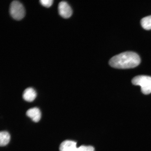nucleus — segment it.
Segmentation results:
<instances>
[{"mask_svg":"<svg viewBox=\"0 0 151 151\" xmlns=\"http://www.w3.org/2000/svg\"><path fill=\"white\" fill-rule=\"evenodd\" d=\"M140 62V58L136 53L126 52L113 57L109 60V64L115 68L127 69L137 67Z\"/></svg>","mask_w":151,"mask_h":151,"instance_id":"obj_1","label":"nucleus"},{"mask_svg":"<svg viewBox=\"0 0 151 151\" xmlns=\"http://www.w3.org/2000/svg\"><path fill=\"white\" fill-rule=\"evenodd\" d=\"M132 84L135 86H140L141 91L144 94L151 93V77L146 75H139L132 79Z\"/></svg>","mask_w":151,"mask_h":151,"instance_id":"obj_2","label":"nucleus"},{"mask_svg":"<svg viewBox=\"0 0 151 151\" xmlns=\"http://www.w3.org/2000/svg\"><path fill=\"white\" fill-rule=\"evenodd\" d=\"M9 12L11 17L17 20H22L25 16V10L19 1H13L9 6Z\"/></svg>","mask_w":151,"mask_h":151,"instance_id":"obj_3","label":"nucleus"},{"mask_svg":"<svg viewBox=\"0 0 151 151\" xmlns=\"http://www.w3.org/2000/svg\"><path fill=\"white\" fill-rule=\"evenodd\" d=\"M58 10L60 16L64 18H68L72 14L71 7L65 1L60 2L58 6Z\"/></svg>","mask_w":151,"mask_h":151,"instance_id":"obj_4","label":"nucleus"},{"mask_svg":"<svg viewBox=\"0 0 151 151\" xmlns=\"http://www.w3.org/2000/svg\"><path fill=\"white\" fill-rule=\"evenodd\" d=\"M77 142L71 140H65L62 142L59 147L60 151H76Z\"/></svg>","mask_w":151,"mask_h":151,"instance_id":"obj_5","label":"nucleus"},{"mask_svg":"<svg viewBox=\"0 0 151 151\" xmlns=\"http://www.w3.org/2000/svg\"><path fill=\"white\" fill-rule=\"evenodd\" d=\"M26 115L29 117L33 121L38 122L41 118V112L40 110L37 107L30 109L27 111Z\"/></svg>","mask_w":151,"mask_h":151,"instance_id":"obj_6","label":"nucleus"},{"mask_svg":"<svg viewBox=\"0 0 151 151\" xmlns=\"http://www.w3.org/2000/svg\"><path fill=\"white\" fill-rule=\"evenodd\" d=\"M37 97V93L33 88H29L24 90L22 97L25 101L29 102L33 101Z\"/></svg>","mask_w":151,"mask_h":151,"instance_id":"obj_7","label":"nucleus"},{"mask_svg":"<svg viewBox=\"0 0 151 151\" xmlns=\"http://www.w3.org/2000/svg\"><path fill=\"white\" fill-rule=\"evenodd\" d=\"M10 135L8 132L1 131L0 133V145L1 147L6 146L10 140Z\"/></svg>","mask_w":151,"mask_h":151,"instance_id":"obj_8","label":"nucleus"},{"mask_svg":"<svg viewBox=\"0 0 151 151\" xmlns=\"http://www.w3.org/2000/svg\"><path fill=\"white\" fill-rule=\"evenodd\" d=\"M142 27L146 30L151 29V15L143 18L141 20Z\"/></svg>","mask_w":151,"mask_h":151,"instance_id":"obj_9","label":"nucleus"},{"mask_svg":"<svg viewBox=\"0 0 151 151\" xmlns=\"http://www.w3.org/2000/svg\"><path fill=\"white\" fill-rule=\"evenodd\" d=\"M76 151H95L93 147L82 146L77 148Z\"/></svg>","mask_w":151,"mask_h":151,"instance_id":"obj_10","label":"nucleus"},{"mask_svg":"<svg viewBox=\"0 0 151 151\" xmlns=\"http://www.w3.org/2000/svg\"><path fill=\"white\" fill-rule=\"evenodd\" d=\"M40 2L43 6L48 8L52 5L53 1L52 0H41Z\"/></svg>","mask_w":151,"mask_h":151,"instance_id":"obj_11","label":"nucleus"}]
</instances>
